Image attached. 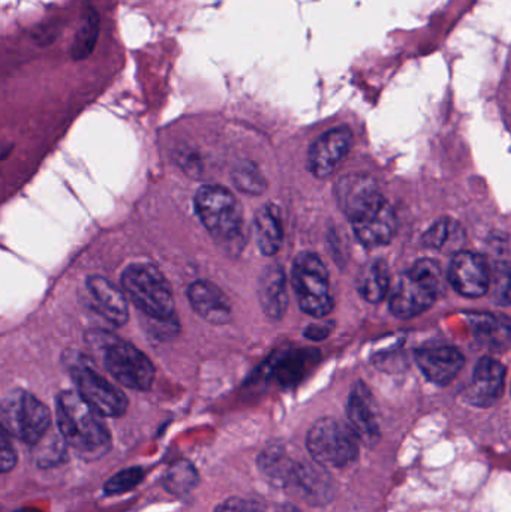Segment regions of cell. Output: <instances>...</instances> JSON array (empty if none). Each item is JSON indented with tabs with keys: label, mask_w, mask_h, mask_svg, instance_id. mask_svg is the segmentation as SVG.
Instances as JSON below:
<instances>
[{
	"label": "cell",
	"mask_w": 511,
	"mask_h": 512,
	"mask_svg": "<svg viewBox=\"0 0 511 512\" xmlns=\"http://www.w3.org/2000/svg\"><path fill=\"white\" fill-rule=\"evenodd\" d=\"M57 426L63 441L86 460H98L110 451L111 438L98 412L74 391L56 400Z\"/></svg>",
	"instance_id": "1"
},
{
	"label": "cell",
	"mask_w": 511,
	"mask_h": 512,
	"mask_svg": "<svg viewBox=\"0 0 511 512\" xmlns=\"http://www.w3.org/2000/svg\"><path fill=\"white\" fill-rule=\"evenodd\" d=\"M195 212L210 236L227 251L239 252L245 245L243 212L237 198L222 186H203L195 195Z\"/></svg>",
	"instance_id": "2"
},
{
	"label": "cell",
	"mask_w": 511,
	"mask_h": 512,
	"mask_svg": "<svg viewBox=\"0 0 511 512\" xmlns=\"http://www.w3.org/2000/svg\"><path fill=\"white\" fill-rule=\"evenodd\" d=\"M122 286L141 313L162 324L173 321V292L158 268L150 264L129 265L122 273Z\"/></svg>",
	"instance_id": "3"
},
{
	"label": "cell",
	"mask_w": 511,
	"mask_h": 512,
	"mask_svg": "<svg viewBox=\"0 0 511 512\" xmlns=\"http://www.w3.org/2000/svg\"><path fill=\"white\" fill-rule=\"evenodd\" d=\"M441 288L440 265L432 259H422L396 283L390 295V310L402 319L422 315L435 303Z\"/></svg>",
	"instance_id": "4"
},
{
	"label": "cell",
	"mask_w": 511,
	"mask_h": 512,
	"mask_svg": "<svg viewBox=\"0 0 511 512\" xmlns=\"http://www.w3.org/2000/svg\"><path fill=\"white\" fill-rule=\"evenodd\" d=\"M360 438L350 424L321 418L309 430L306 447L323 468H345L359 456Z\"/></svg>",
	"instance_id": "5"
},
{
	"label": "cell",
	"mask_w": 511,
	"mask_h": 512,
	"mask_svg": "<svg viewBox=\"0 0 511 512\" xmlns=\"http://www.w3.org/2000/svg\"><path fill=\"white\" fill-rule=\"evenodd\" d=\"M291 283L300 309L315 318H324L333 310L329 271L320 256L303 252L294 259Z\"/></svg>",
	"instance_id": "6"
},
{
	"label": "cell",
	"mask_w": 511,
	"mask_h": 512,
	"mask_svg": "<svg viewBox=\"0 0 511 512\" xmlns=\"http://www.w3.org/2000/svg\"><path fill=\"white\" fill-rule=\"evenodd\" d=\"M47 406L24 390H12L2 400V427L18 441L36 445L47 435L50 427Z\"/></svg>",
	"instance_id": "7"
},
{
	"label": "cell",
	"mask_w": 511,
	"mask_h": 512,
	"mask_svg": "<svg viewBox=\"0 0 511 512\" xmlns=\"http://www.w3.org/2000/svg\"><path fill=\"white\" fill-rule=\"evenodd\" d=\"M105 369L123 387L147 391L155 379L152 361L131 343L116 340L104 354Z\"/></svg>",
	"instance_id": "8"
},
{
	"label": "cell",
	"mask_w": 511,
	"mask_h": 512,
	"mask_svg": "<svg viewBox=\"0 0 511 512\" xmlns=\"http://www.w3.org/2000/svg\"><path fill=\"white\" fill-rule=\"evenodd\" d=\"M77 393L102 417H122L128 409V397L99 375L89 364L75 363L71 367Z\"/></svg>",
	"instance_id": "9"
},
{
	"label": "cell",
	"mask_w": 511,
	"mask_h": 512,
	"mask_svg": "<svg viewBox=\"0 0 511 512\" xmlns=\"http://www.w3.org/2000/svg\"><path fill=\"white\" fill-rule=\"evenodd\" d=\"M351 144L353 132L347 126L330 129L321 135L309 149L308 162L311 173L318 179L332 176L350 152Z\"/></svg>",
	"instance_id": "10"
},
{
	"label": "cell",
	"mask_w": 511,
	"mask_h": 512,
	"mask_svg": "<svg viewBox=\"0 0 511 512\" xmlns=\"http://www.w3.org/2000/svg\"><path fill=\"white\" fill-rule=\"evenodd\" d=\"M491 274L486 259L474 252H458L450 262V283L464 297L477 298L485 295L491 288Z\"/></svg>",
	"instance_id": "11"
},
{
	"label": "cell",
	"mask_w": 511,
	"mask_h": 512,
	"mask_svg": "<svg viewBox=\"0 0 511 512\" xmlns=\"http://www.w3.org/2000/svg\"><path fill=\"white\" fill-rule=\"evenodd\" d=\"M339 207L350 221L384 200L377 183L366 174H350L342 177L336 186Z\"/></svg>",
	"instance_id": "12"
},
{
	"label": "cell",
	"mask_w": 511,
	"mask_h": 512,
	"mask_svg": "<svg viewBox=\"0 0 511 512\" xmlns=\"http://www.w3.org/2000/svg\"><path fill=\"white\" fill-rule=\"evenodd\" d=\"M506 367L491 357H483L474 369L473 379L465 390V399L479 408H489L503 396Z\"/></svg>",
	"instance_id": "13"
},
{
	"label": "cell",
	"mask_w": 511,
	"mask_h": 512,
	"mask_svg": "<svg viewBox=\"0 0 511 512\" xmlns=\"http://www.w3.org/2000/svg\"><path fill=\"white\" fill-rule=\"evenodd\" d=\"M354 234L362 245L377 248L392 242L398 230V219L386 198L377 206L351 221Z\"/></svg>",
	"instance_id": "14"
},
{
	"label": "cell",
	"mask_w": 511,
	"mask_h": 512,
	"mask_svg": "<svg viewBox=\"0 0 511 512\" xmlns=\"http://www.w3.org/2000/svg\"><path fill=\"white\" fill-rule=\"evenodd\" d=\"M416 361L429 381L437 385H447L461 372L465 358L453 346H435L419 349L416 352Z\"/></svg>",
	"instance_id": "15"
},
{
	"label": "cell",
	"mask_w": 511,
	"mask_h": 512,
	"mask_svg": "<svg viewBox=\"0 0 511 512\" xmlns=\"http://www.w3.org/2000/svg\"><path fill=\"white\" fill-rule=\"evenodd\" d=\"M348 421L360 441L374 444L380 438L377 408L371 391L363 384H357L351 391L347 406Z\"/></svg>",
	"instance_id": "16"
},
{
	"label": "cell",
	"mask_w": 511,
	"mask_h": 512,
	"mask_svg": "<svg viewBox=\"0 0 511 512\" xmlns=\"http://www.w3.org/2000/svg\"><path fill=\"white\" fill-rule=\"evenodd\" d=\"M192 309L213 325L227 324L231 319V304L224 292L209 280H197L188 288Z\"/></svg>",
	"instance_id": "17"
},
{
	"label": "cell",
	"mask_w": 511,
	"mask_h": 512,
	"mask_svg": "<svg viewBox=\"0 0 511 512\" xmlns=\"http://www.w3.org/2000/svg\"><path fill=\"white\" fill-rule=\"evenodd\" d=\"M287 487L314 505L327 504L333 495L332 481L318 463L312 466L297 462Z\"/></svg>",
	"instance_id": "18"
},
{
	"label": "cell",
	"mask_w": 511,
	"mask_h": 512,
	"mask_svg": "<svg viewBox=\"0 0 511 512\" xmlns=\"http://www.w3.org/2000/svg\"><path fill=\"white\" fill-rule=\"evenodd\" d=\"M258 298L264 315L272 321H281L287 312V276L279 264L266 267L258 282Z\"/></svg>",
	"instance_id": "19"
},
{
	"label": "cell",
	"mask_w": 511,
	"mask_h": 512,
	"mask_svg": "<svg viewBox=\"0 0 511 512\" xmlns=\"http://www.w3.org/2000/svg\"><path fill=\"white\" fill-rule=\"evenodd\" d=\"M87 289L104 318L114 325H123L128 321L129 309L125 292L120 291L113 282L102 276H90L87 279Z\"/></svg>",
	"instance_id": "20"
},
{
	"label": "cell",
	"mask_w": 511,
	"mask_h": 512,
	"mask_svg": "<svg viewBox=\"0 0 511 512\" xmlns=\"http://www.w3.org/2000/svg\"><path fill=\"white\" fill-rule=\"evenodd\" d=\"M254 237L261 254L273 256L281 251L284 228L278 207L267 204L255 213Z\"/></svg>",
	"instance_id": "21"
},
{
	"label": "cell",
	"mask_w": 511,
	"mask_h": 512,
	"mask_svg": "<svg viewBox=\"0 0 511 512\" xmlns=\"http://www.w3.org/2000/svg\"><path fill=\"white\" fill-rule=\"evenodd\" d=\"M390 274L386 262L374 261L362 268L357 277V289L369 303H380L389 292Z\"/></svg>",
	"instance_id": "22"
},
{
	"label": "cell",
	"mask_w": 511,
	"mask_h": 512,
	"mask_svg": "<svg viewBox=\"0 0 511 512\" xmlns=\"http://www.w3.org/2000/svg\"><path fill=\"white\" fill-rule=\"evenodd\" d=\"M465 242V233L461 225L453 219H441L435 222L425 234L423 245L426 248L441 252H461Z\"/></svg>",
	"instance_id": "23"
},
{
	"label": "cell",
	"mask_w": 511,
	"mask_h": 512,
	"mask_svg": "<svg viewBox=\"0 0 511 512\" xmlns=\"http://www.w3.org/2000/svg\"><path fill=\"white\" fill-rule=\"evenodd\" d=\"M197 483V471H195L194 465L186 462V460H180V462L174 463V465L168 469L164 478L165 489L177 496L188 495V493H191L192 490L195 489Z\"/></svg>",
	"instance_id": "24"
},
{
	"label": "cell",
	"mask_w": 511,
	"mask_h": 512,
	"mask_svg": "<svg viewBox=\"0 0 511 512\" xmlns=\"http://www.w3.org/2000/svg\"><path fill=\"white\" fill-rule=\"evenodd\" d=\"M98 30V14H95L93 11L87 12L86 20L83 21L80 29H78L74 44H72V57L75 60L84 59V57L92 53L96 39H98Z\"/></svg>",
	"instance_id": "25"
},
{
	"label": "cell",
	"mask_w": 511,
	"mask_h": 512,
	"mask_svg": "<svg viewBox=\"0 0 511 512\" xmlns=\"http://www.w3.org/2000/svg\"><path fill=\"white\" fill-rule=\"evenodd\" d=\"M233 182L239 191L249 195H261L266 191V179L251 162H243L233 170Z\"/></svg>",
	"instance_id": "26"
},
{
	"label": "cell",
	"mask_w": 511,
	"mask_h": 512,
	"mask_svg": "<svg viewBox=\"0 0 511 512\" xmlns=\"http://www.w3.org/2000/svg\"><path fill=\"white\" fill-rule=\"evenodd\" d=\"M491 286L495 300L501 304H511V265L498 262L491 268Z\"/></svg>",
	"instance_id": "27"
},
{
	"label": "cell",
	"mask_w": 511,
	"mask_h": 512,
	"mask_svg": "<svg viewBox=\"0 0 511 512\" xmlns=\"http://www.w3.org/2000/svg\"><path fill=\"white\" fill-rule=\"evenodd\" d=\"M144 471L140 468L125 469V471L119 472L110 478L107 484H105V493L107 495H120V493L129 492V490L137 487L138 484L143 481Z\"/></svg>",
	"instance_id": "28"
},
{
	"label": "cell",
	"mask_w": 511,
	"mask_h": 512,
	"mask_svg": "<svg viewBox=\"0 0 511 512\" xmlns=\"http://www.w3.org/2000/svg\"><path fill=\"white\" fill-rule=\"evenodd\" d=\"M474 327L483 342L498 343L500 339H504L507 333V327L501 325V322L494 316L489 315L474 319Z\"/></svg>",
	"instance_id": "29"
},
{
	"label": "cell",
	"mask_w": 511,
	"mask_h": 512,
	"mask_svg": "<svg viewBox=\"0 0 511 512\" xmlns=\"http://www.w3.org/2000/svg\"><path fill=\"white\" fill-rule=\"evenodd\" d=\"M266 508L257 499L231 498L222 502L215 512H264Z\"/></svg>",
	"instance_id": "30"
},
{
	"label": "cell",
	"mask_w": 511,
	"mask_h": 512,
	"mask_svg": "<svg viewBox=\"0 0 511 512\" xmlns=\"http://www.w3.org/2000/svg\"><path fill=\"white\" fill-rule=\"evenodd\" d=\"M17 463V454H15L14 447H12L11 441H9L8 433L3 430L2 442H0V469L3 474L12 471Z\"/></svg>",
	"instance_id": "31"
},
{
	"label": "cell",
	"mask_w": 511,
	"mask_h": 512,
	"mask_svg": "<svg viewBox=\"0 0 511 512\" xmlns=\"http://www.w3.org/2000/svg\"><path fill=\"white\" fill-rule=\"evenodd\" d=\"M330 331H332V324L324 322V324L309 325V327L306 328L305 336L311 340H323L329 336Z\"/></svg>",
	"instance_id": "32"
},
{
	"label": "cell",
	"mask_w": 511,
	"mask_h": 512,
	"mask_svg": "<svg viewBox=\"0 0 511 512\" xmlns=\"http://www.w3.org/2000/svg\"><path fill=\"white\" fill-rule=\"evenodd\" d=\"M14 512H38V511L29 510V508H23V510H17V511H14Z\"/></svg>",
	"instance_id": "33"
}]
</instances>
